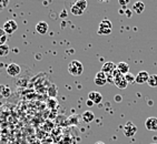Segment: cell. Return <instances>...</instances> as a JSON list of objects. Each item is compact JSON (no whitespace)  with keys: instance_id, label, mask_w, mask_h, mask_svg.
<instances>
[{"instance_id":"obj_20","label":"cell","mask_w":157,"mask_h":144,"mask_svg":"<svg viewBox=\"0 0 157 144\" xmlns=\"http://www.w3.org/2000/svg\"><path fill=\"white\" fill-rule=\"evenodd\" d=\"M70 12H71L74 16H82V13H84V11H82L80 8H78L76 5H73V6H71V8H70Z\"/></svg>"},{"instance_id":"obj_4","label":"cell","mask_w":157,"mask_h":144,"mask_svg":"<svg viewBox=\"0 0 157 144\" xmlns=\"http://www.w3.org/2000/svg\"><path fill=\"white\" fill-rule=\"evenodd\" d=\"M6 71H7V73H8V75H10V77H17V75L20 74L21 68L17 63H10V64L7 66Z\"/></svg>"},{"instance_id":"obj_2","label":"cell","mask_w":157,"mask_h":144,"mask_svg":"<svg viewBox=\"0 0 157 144\" xmlns=\"http://www.w3.org/2000/svg\"><path fill=\"white\" fill-rule=\"evenodd\" d=\"M123 132H124V135L126 138H133L137 132V126L132 121H128L123 126Z\"/></svg>"},{"instance_id":"obj_15","label":"cell","mask_w":157,"mask_h":144,"mask_svg":"<svg viewBox=\"0 0 157 144\" xmlns=\"http://www.w3.org/2000/svg\"><path fill=\"white\" fill-rule=\"evenodd\" d=\"M117 70L121 72L123 75H125L129 72V66H128V63L123 62V61H121V62H119L117 64Z\"/></svg>"},{"instance_id":"obj_23","label":"cell","mask_w":157,"mask_h":144,"mask_svg":"<svg viewBox=\"0 0 157 144\" xmlns=\"http://www.w3.org/2000/svg\"><path fill=\"white\" fill-rule=\"evenodd\" d=\"M8 3H9L8 0H0V10L5 9V8L8 6Z\"/></svg>"},{"instance_id":"obj_13","label":"cell","mask_w":157,"mask_h":144,"mask_svg":"<svg viewBox=\"0 0 157 144\" xmlns=\"http://www.w3.org/2000/svg\"><path fill=\"white\" fill-rule=\"evenodd\" d=\"M11 90L8 85H5V84H0V98H3V99H7L9 98Z\"/></svg>"},{"instance_id":"obj_16","label":"cell","mask_w":157,"mask_h":144,"mask_svg":"<svg viewBox=\"0 0 157 144\" xmlns=\"http://www.w3.org/2000/svg\"><path fill=\"white\" fill-rule=\"evenodd\" d=\"M147 84L151 88H156L157 87V74H149Z\"/></svg>"},{"instance_id":"obj_5","label":"cell","mask_w":157,"mask_h":144,"mask_svg":"<svg viewBox=\"0 0 157 144\" xmlns=\"http://www.w3.org/2000/svg\"><path fill=\"white\" fill-rule=\"evenodd\" d=\"M113 82H114V84H115L118 89H121V90H124V89H126V88L128 87V83H127V81L125 80V77L123 74H119V75H117V77H115V78L113 79Z\"/></svg>"},{"instance_id":"obj_21","label":"cell","mask_w":157,"mask_h":144,"mask_svg":"<svg viewBox=\"0 0 157 144\" xmlns=\"http://www.w3.org/2000/svg\"><path fill=\"white\" fill-rule=\"evenodd\" d=\"M7 39H8V37H7V33L2 30V28H0V45H6Z\"/></svg>"},{"instance_id":"obj_27","label":"cell","mask_w":157,"mask_h":144,"mask_svg":"<svg viewBox=\"0 0 157 144\" xmlns=\"http://www.w3.org/2000/svg\"><path fill=\"white\" fill-rule=\"evenodd\" d=\"M95 144H105L104 142H101V141H98V142H96Z\"/></svg>"},{"instance_id":"obj_14","label":"cell","mask_w":157,"mask_h":144,"mask_svg":"<svg viewBox=\"0 0 157 144\" xmlns=\"http://www.w3.org/2000/svg\"><path fill=\"white\" fill-rule=\"evenodd\" d=\"M82 119L85 123H90L95 120V114L91 111H85L82 114Z\"/></svg>"},{"instance_id":"obj_1","label":"cell","mask_w":157,"mask_h":144,"mask_svg":"<svg viewBox=\"0 0 157 144\" xmlns=\"http://www.w3.org/2000/svg\"><path fill=\"white\" fill-rule=\"evenodd\" d=\"M68 72L74 77H79L84 72V66L82 63L78 60H73L68 64Z\"/></svg>"},{"instance_id":"obj_12","label":"cell","mask_w":157,"mask_h":144,"mask_svg":"<svg viewBox=\"0 0 157 144\" xmlns=\"http://www.w3.org/2000/svg\"><path fill=\"white\" fill-rule=\"evenodd\" d=\"M145 10V3L143 2V1H136V2L133 5V11L137 15H140L143 13Z\"/></svg>"},{"instance_id":"obj_28","label":"cell","mask_w":157,"mask_h":144,"mask_svg":"<svg viewBox=\"0 0 157 144\" xmlns=\"http://www.w3.org/2000/svg\"><path fill=\"white\" fill-rule=\"evenodd\" d=\"M151 144H157V143H151Z\"/></svg>"},{"instance_id":"obj_9","label":"cell","mask_w":157,"mask_h":144,"mask_svg":"<svg viewBox=\"0 0 157 144\" xmlns=\"http://www.w3.org/2000/svg\"><path fill=\"white\" fill-rule=\"evenodd\" d=\"M88 100L94 102V104H99L103 101V95L98 91H91L88 93Z\"/></svg>"},{"instance_id":"obj_26","label":"cell","mask_w":157,"mask_h":144,"mask_svg":"<svg viewBox=\"0 0 157 144\" xmlns=\"http://www.w3.org/2000/svg\"><path fill=\"white\" fill-rule=\"evenodd\" d=\"M127 2H128V1H121V0L119 1V3H121V5H126Z\"/></svg>"},{"instance_id":"obj_22","label":"cell","mask_w":157,"mask_h":144,"mask_svg":"<svg viewBox=\"0 0 157 144\" xmlns=\"http://www.w3.org/2000/svg\"><path fill=\"white\" fill-rule=\"evenodd\" d=\"M74 5H76L78 8H80L82 11H85L86 8H87V1H86V0H78V1H76Z\"/></svg>"},{"instance_id":"obj_8","label":"cell","mask_w":157,"mask_h":144,"mask_svg":"<svg viewBox=\"0 0 157 144\" xmlns=\"http://www.w3.org/2000/svg\"><path fill=\"white\" fill-rule=\"evenodd\" d=\"M145 128L148 130V131L156 132V131H157V117H148V119H146Z\"/></svg>"},{"instance_id":"obj_17","label":"cell","mask_w":157,"mask_h":144,"mask_svg":"<svg viewBox=\"0 0 157 144\" xmlns=\"http://www.w3.org/2000/svg\"><path fill=\"white\" fill-rule=\"evenodd\" d=\"M10 52V48L8 45H0V57H7Z\"/></svg>"},{"instance_id":"obj_24","label":"cell","mask_w":157,"mask_h":144,"mask_svg":"<svg viewBox=\"0 0 157 144\" xmlns=\"http://www.w3.org/2000/svg\"><path fill=\"white\" fill-rule=\"evenodd\" d=\"M121 100H123L121 95H119V94H116V95H115V101H116V102H121Z\"/></svg>"},{"instance_id":"obj_19","label":"cell","mask_w":157,"mask_h":144,"mask_svg":"<svg viewBox=\"0 0 157 144\" xmlns=\"http://www.w3.org/2000/svg\"><path fill=\"white\" fill-rule=\"evenodd\" d=\"M124 77H125V80H126L128 84H129V83L130 84L135 83V80H136V75L133 74L132 72H128V73H127V74H125Z\"/></svg>"},{"instance_id":"obj_3","label":"cell","mask_w":157,"mask_h":144,"mask_svg":"<svg viewBox=\"0 0 157 144\" xmlns=\"http://www.w3.org/2000/svg\"><path fill=\"white\" fill-rule=\"evenodd\" d=\"M17 29H18V24H17V22H16L15 20H12V19L7 20L6 22L3 23L2 30L7 33V36L12 34L15 31H17Z\"/></svg>"},{"instance_id":"obj_7","label":"cell","mask_w":157,"mask_h":144,"mask_svg":"<svg viewBox=\"0 0 157 144\" xmlns=\"http://www.w3.org/2000/svg\"><path fill=\"white\" fill-rule=\"evenodd\" d=\"M116 69H117V64H115V63L112 62V61H108V62L104 63L100 71H103L106 75H110Z\"/></svg>"},{"instance_id":"obj_18","label":"cell","mask_w":157,"mask_h":144,"mask_svg":"<svg viewBox=\"0 0 157 144\" xmlns=\"http://www.w3.org/2000/svg\"><path fill=\"white\" fill-rule=\"evenodd\" d=\"M99 28H105V29H112L113 30V23L109 19H104L99 23Z\"/></svg>"},{"instance_id":"obj_10","label":"cell","mask_w":157,"mask_h":144,"mask_svg":"<svg viewBox=\"0 0 157 144\" xmlns=\"http://www.w3.org/2000/svg\"><path fill=\"white\" fill-rule=\"evenodd\" d=\"M148 78H149V74H148L147 71H139L136 74V80H135V83L143 84V83H147Z\"/></svg>"},{"instance_id":"obj_6","label":"cell","mask_w":157,"mask_h":144,"mask_svg":"<svg viewBox=\"0 0 157 144\" xmlns=\"http://www.w3.org/2000/svg\"><path fill=\"white\" fill-rule=\"evenodd\" d=\"M94 82L98 87H103V85H105L107 83V75L103 71H98L96 73V75H95Z\"/></svg>"},{"instance_id":"obj_25","label":"cell","mask_w":157,"mask_h":144,"mask_svg":"<svg viewBox=\"0 0 157 144\" xmlns=\"http://www.w3.org/2000/svg\"><path fill=\"white\" fill-rule=\"evenodd\" d=\"M87 106H89V108H91V106H93V105H95L94 104V102H93V101H90V100H87Z\"/></svg>"},{"instance_id":"obj_11","label":"cell","mask_w":157,"mask_h":144,"mask_svg":"<svg viewBox=\"0 0 157 144\" xmlns=\"http://www.w3.org/2000/svg\"><path fill=\"white\" fill-rule=\"evenodd\" d=\"M48 29L49 26L46 21H40V22H38L36 24V31L39 34H46V33L48 32Z\"/></svg>"}]
</instances>
